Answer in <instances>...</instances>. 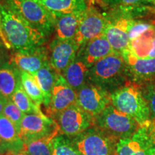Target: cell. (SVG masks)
<instances>
[{
  "label": "cell",
  "instance_id": "1",
  "mask_svg": "<svg viewBox=\"0 0 155 155\" xmlns=\"http://www.w3.org/2000/svg\"><path fill=\"white\" fill-rule=\"evenodd\" d=\"M2 26L6 38L15 51H27L41 47L47 41L41 32L0 5Z\"/></svg>",
  "mask_w": 155,
  "mask_h": 155
},
{
  "label": "cell",
  "instance_id": "2",
  "mask_svg": "<svg viewBox=\"0 0 155 155\" xmlns=\"http://www.w3.org/2000/svg\"><path fill=\"white\" fill-rule=\"evenodd\" d=\"M129 81L127 67L121 54L114 52L89 68L88 82L106 91L119 88Z\"/></svg>",
  "mask_w": 155,
  "mask_h": 155
},
{
  "label": "cell",
  "instance_id": "3",
  "mask_svg": "<svg viewBox=\"0 0 155 155\" xmlns=\"http://www.w3.org/2000/svg\"><path fill=\"white\" fill-rule=\"evenodd\" d=\"M111 103L114 107L135 120L139 126L151 121L150 112L143 96L141 87L128 81L123 86L110 94Z\"/></svg>",
  "mask_w": 155,
  "mask_h": 155
},
{
  "label": "cell",
  "instance_id": "4",
  "mask_svg": "<svg viewBox=\"0 0 155 155\" xmlns=\"http://www.w3.org/2000/svg\"><path fill=\"white\" fill-rule=\"evenodd\" d=\"M0 5L20 17L48 38L53 30V17L35 0H0Z\"/></svg>",
  "mask_w": 155,
  "mask_h": 155
},
{
  "label": "cell",
  "instance_id": "5",
  "mask_svg": "<svg viewBox=\"0 0 155 155\" xmlns=\"http://www.w3.org/2000/svg\"><path fill=\"white\" fill-rule=\"evenodd\" d=\"M94 125L116 139L131 137L140 127L132 117L118 110L112 104L95 118Z\"/></svg>",
  "mask_w": 155,
  "mask_h": 155
},
{
  "label": "cell",
  "instance_id": "6",
  "mask_svg": "<svg viewBox=\"0 0 155 155\" xmlns=\"http://www.w3.org/2000/svg\"><path fill=\"white\" fill-rule=\"evenodd\" d=\"M155 122L140 126L131 137L118 141L116 155H154Z\"/></svg>",
  "mask_w": 155,
  "mask_h": 155
},
{
  "label": "cell",
  "instance_id": "7",
  "mask_svg": "<svg viewBox=\"0 0 155 155\" xmlns=\"http://www.w3.org/2000/svg\"><path fill=\"white\" fill-rule=\"evenodd\" d=\"M117 142L116 139L96 128L78 135L73 144L81 155H115Z\"/></svg>",
  "mask_w": 155,
  "mask_h": 155
},
{
  "label": "cell",
  "instance_id": "8",
  "mask_svg": "<svg viewBox=\"0 0 155 155\" xmlns=\"http://www.w3.org/2000/svg\"><path fill=\"white\" fill-rule=\"evenodd\" d=\"M60 131L57 122L45 114H25L21 122L19 138L22 143L29 142Z\"/></svg>",
  "mask_w": 155,
  "mask_h": 155
},
{
  "label": "cell",
  "instance_id": "9",
  "mask_svg": "<svg viewBox=\"0 0 155 155\" xmlns=\"http://www.w3.org/2000/svg\"><path fill=\"white\" fill-rule=\"evenodd\" d=\"M76 93L77 105L94 119L111 104L109 93L90 82H87Z\"/></svg>",
  "mask_w": 155,
  "mask_h": 155
},
{
  "label": "cell",
  "instance_id": "10",
  "mask_svg": "<svg viewBox=\"0 0 155 155\" xmlns=\"http://www.w3.org/2000/svg\"><path fill=\"white\" fill-rule=\"evenodd\" d=\"M55 116L61 132L67 136H78L94 125V118L77 104Z\"/></svg>",
  "mask_w": 155,
  "mask_h": 155
},
{
  "label": "cell",
  "instance_id": "11",
  "mask_svg": "<svg viewBox=\"0 0 155 155\" xmlns=\"http://www.w3.org/2000/svg\"><path fill=\"white\" fill-rule=\"evenodd\" d=\"M114 17L108 19V24L104 31V36L111 45L115 53L122 54L129 47V38L128 30L132 21L123 12L116 9Z\"/></svg>",
  "mask_w": 155,
  "mask_h": 155
},
{
  "label": "cell",
  "instance_id": "12",
  "mask_svg": "<svg viewBox=\"0 0 155 155\" xmlns=\"http://www.w3.org/2000/svg\"><path fill=\"white\" fill-rule=\"evenodd\" d=\"M107 24V17L94 7H88L73 40L81 48L93 39L104 35Z\"/></svg>",
  "mask_w": 155,
  "mask_h": 155
},
{
  "label": "cell",
  "instance_id": "13",
  "mask_svg": "<svg viewBox=\"0 0 155 155\" xmlns=\"http://www.w3.org/2000/svg\"><path fill=\"white\" fill-rule=\"evenodd\" d=\"M8 62L19 71L33 75L44 65L50 63L49 50L41 46L27 51H15Z\"/></svg>",
  "mask_w": 155,
  "mask_h": 155
},
{
  "label": "cell",
  "instance_id": "14",
  "mask_svg": "<svg viewBox=\"0 0 155 155\" xmlns=\"http://www.w3.org/2000/svg\"><path fill=\"white\" fill-rule=\"evenodd\" d=\"M79 46L73 40L55 38L50 45V64L60 75H63L67 68L77 57Z\"/></svg>",
  "mask_w": 155,
  "mask_h": 155
},
{
  "label": "cell",
  "instance_id": "15",
  "mask_svg": "<svg viewBox=\"0 0 155 155\" xmlns=\"http://www.w3.org/2000/svg\"><path fill=\"white\" fill-rule=\"evenodd\" d=\"M127 67L129 81L138 85L155 81V58L140 59L127 49L121 54Z\"/></svg>",
  "mask_w": 155,
  "mask_h": 155
},
{
  "label": "cell",
  "instance_id": "16",
  "mask_svg": "<svg viewBox=\"0 0 155 155\" xmlns=\"http://www.w3.org/2000/svg\"><path fill=\"white\" fill-rule=\"evenodd\" d=\"M76 104L77 93L68 84L63 75H58L47 107L48 113L55 116Z\"/></svg>",
  "mask_w": 155,
  "mask_h": 155
},
{
  "label": "cell",
  "instance_id": "17",
  "mask_svg": "<svg viewBox=\"0 0 155 155\" xmlns=\"http://www.w3.org/2000/svg\"><path fill=\"white\" fill-rule=\"evenodd\" d=\"M111 45L103 35L90 40L79 48L77 57L84 62L88 68L96 62L114 53Z\"/></svg>",
  "mask_w": 155,
  "mask_h": 155
},
{
  "label": "cell",
  "instance_id": "18",
  "mask_svg": "<svg viewBox=\"0 0 155 155\" xmlns=\"http://www.w3.org/2000/svg\"><path fill=\"white\" fill-rule=\"evenodd\" d=\"M53 17L83 13L88 8L86 0H35Z\"/></svg>",
  "mask_w": 155,
  "mask_h": 155
},
{
  "label": "cell",
  "instance_id": "19",
  "mask_svg": "<svg viewBox=\"0 0 155 155\" xmlns=\"http://www.w3.org/2000/svg\"><path fill=\"white\" fill-rule=\"evenodd\" d=\"M84 12L71 13L53 17L56 38L61 40H73Z\"/></svg>",
  "mask_w": 155,
  "mask_h": 155
},
{
  "label": "cell",
  "instance_id": "20",
  "mask_svg": "<svg viewBox=\"0 0 155 155\" xmlns=\"http://www.w3.org/2000/svg\"><path fill=\"white\" fill-rule=\"evenodd\" d=\"M20 82V72L9 62L0 67V94L2 96L11 99Z\"/></svg>",
  "mask_w": 155,
  "mask_h": 155
},
{
  "label": "cell",
  "instance_id": "21",
  "mask_svg": "<svg viewBox=\"0 0 155 155\" xmlns=\"http://www.w3.org/2000/svg\"><path fill=\"white\" fill-rule=\"evenodd\" d=\"M89 68L82 60L76 57L62 75L75 92L88 82Z\"/></svg>",
  "mask_w": 155,
  "mask_h": 155
},
{
  "label": "cell",
  "instance_id": "22",
  "mask_svg": "<svg viewBox=\"0 0 155 155\" xmlns=\"http://www.w3.org/2000/svg\"><path fill=\"white\" fill-rule=\"evenodd\" d=\"M154 38L155 26H152L137 38L130 40L127 50L133 55L140 59L149 58Z\"/></svg>",
  "mask_w": 155,
  "mask_h": 155
},
{
  "label": "cell",
  "instance_id": "23",
  "mask_svg": "<svg viewBox=\"0 0 155 155\" xmlns=\"http://www.w3.org/2000/svg\"><path fill=\"white\" fill-rule=\"evenodd\" d=\"M58 75L60 74L57 73L50 63L46 64L41 69L39 70L35 74L33 75L35 79L44 94V105L46 108L49 106L52 91Z\"/></svg>",
  "mask_w": 155,
  "mask_h": 155
},
{
  "label": "cell",
  "instance_id": "24",
  "mask_svg": "<svg viewBox=\"0 0 155 155\" xmlns=\"http://www.w3.org/2000/svg\"><path fill=\"white\" fill-rule=\"evenodd\" d=\"M59 132L57 131L38 140L22 143L21 151L28 155H52L53 140Z\"/></svg>",
  "mask_w": 155,
  "mask_h": 155
},
{
  "label": "cell",
  "instance_id": "25",
  "mask_svg": "<svg viewBox=\"0 0 155 155\" xmlns=\"http://www.w3.org/2000/svg\"><path fill=\"white\" fill-rule=\"evenodd\" d=\"M11 100L25 114H43L40 107L32 101L25 92L21 82L19 83Z\"/></svg>",
  "mask_w": 155,
  "mask_h": 155
},
{
  "label": "cell",
  "instance_id": "26",
  "mask_svg": "<svg viewBox=\"0 0 155 155\" xmlns=\"http://www.w3.org/2000/svg\"><path fill=\"white\" fill-rule=\"evenodd\" d=\"M19 72L23 88L32 101L40 107L42 104H44L45 101V96L41 88L39 86L33 75L25 71H19Z\"/></svg>",
  "mask_w": 155,
  "mask_h": 155
},
{
  "label": "cell",
  "instance_id": "27",
  "mask_svg": "<svg viewBox=\"0 0 155 155\" xmlns=\"http://www.w3.org/2000/svg\"><path fill=\"white\" fill-rule=\"evenodd\" d=\"M0 138L5 146L21 141L16 126L3 114L0 116Z\"/></svg>",
  "mask_w": 155,
  "mask_h": 155
},
{
  "label": "cell",
  "instance_id": "28",
  "mask_svg": "<svg viewBox=\"0 0 155 155\" xmlns=\"http://www.w3.org/2000/svg\"><path fill=\"white\" fill-rule=\"evenodd\" d=\"M52 155H81L75 144L69 139L57 136L53 140Z\"/></svg>",
  "mask_w": 155,
  "mask_h": 155
},
{
  "label": "cell",
  "instance_id": "29",
  "mask_svg": "<svg viewBox=\"0 0 155 155\" xmlns=\"http://www.w3.org/2000/svg\"><path fill=\"white\" fill-rule=\"evenodd\" d=\"M139 86L150 109L151 121L155 122V81Z\"/></svg>",
  "mask_w": 155,
  "mask_h": 155
},
{
  "label": "cell",
  "instance_id": "30",
  "mask_svg": "<svg viewBox=\"0 0 155 155\" xmlns=\"http://www.w3.org/2000/svg\"><path fill=\"white\" fill-rule=\"evenodd\" d=\"M3 115L8 118L16 126L18 132L20 129L21 122L25 114L21 111L15 104L11 99L8 100V102L6 104L3 111Z\"/></svg>",
  "mask_w": 155,
  "mask_h": 155
},
{
  "label": "cell",
  "instance_id": "31",
  "mask_svg": "<svg viewBox=\"0 0 155 155\" xmlns=\"http://www.w3.org/2000/svg\"><path fill=\"white\" fill-rule=\"evenodd\" d=\"M152 25L150 22L142 20H135L132 19L129 30H128V35H129V40H133L140 36L141 34L146 32L152 28Z\"/></svg>",
  "mask_w": 155,
  "mask_h": 155
},
{
  "label": "cell",
  "instance_id": "32",
  "mask_svg": "<svg viewBox=\"0 0 155 155\" xmlns=\"http://www.w3.org/2000/svg\"><path fill=\"white\" fill-rule=\"evenodd\" d=\"M106 2L110 4L114 8H125L147 3V0H106Z\"/></svg>",
  "mask_w": 155,
  "mask_h": 155
},
{
  "label": "cell",
  "instance_id": "33",
  "mask_svg": "<svg viewBox=\"0 0 155 155\" xmlns=\"http://www.w3.org/2000/svg\"><path fill=\"white\" fill-rule=\"evenodd\" d=\"M6 49L7 48H5V45L3 44V42L0 40V67L7 63V61H6V60H7V52H6Z\"/></svg>",
  "mask_w": 155,
  "mask_h": 155
},
{
  "label": "cell",
  "instance_id": "34",
  "mask_svg": "<svg viewBox=\"0 0 155 155\" xmlns=\"http://www.w3.org/2000/svg\"><path fill=\"white\" fill-rule=\"evenodd\" d=\"M0 40H2V42H3V44L5 45V48H7V50L12 49V47L9 44V42L7 40V39L6 38L5 35V33H4L3 30H2V18H1V13H0Z\"/></svg>",
  "mask_w": 155,
  "mask_h": 155
},
{
  "label": "cell",
  "instance_id": "35",
  "mask_svg": "<svg viewBox=\"0 0 155 155\" xmlns=\"http://www.w3.org/2000/svg\"><path fill=\"white\" fill-rule=\"evenodd\" d=\"M8 100L7 98H5V96H2L0 94V116L3 114L4 108H5L6 104L8 102Z\"/></svg>",
  "mask_w": 155,
  "mask_h": 155
},
{
  "label": "cell",
  "instance_id": "36",
  "mask_svg": "<svg viewBox=\"0 0 155 155\" xmlns=\"http://www.w3.org/2000/svg\"><path fill=\"white\" fill-rule=\"evenodd\" d=\"M149 58H155V38L153 40V46L152 49L151 50L150 55H149Z\"/></svg>",
  "mask_w": 155,
  "mask_h": 155
},
{
  "label": "cell",
  "instance_id": "37",
  "mask_svg": "<svg viewBox=\"0 0 155 155\" xmlns=\"http://www.w3.org/2000/svg\"><path fill=\"white\" fill-rule=\"evenodd\" d=\"M5 147V145L4 144L3 141H2L1 138H0V153H4V152H3L4 151H3L2 149H3Z\"/></svg>",
  "mask_w": 155,
  "mask_h": 155
},
{
  "label": "cell",
  "instance_id": "38",
  "mask_svg": "<svg viewBox=\"0 0 155 155\" xmlns=\"http://www.w3.org/2000/svg\"><path fill=\"white\" fill-rule=\"evenodd\" d=\"M147 3L154 5L155 7V0H147Z\"/></svg>",
  "mask_w": 155,
  "mask_h": 155
},
{
  "label": "cell",
  "instance_id": "39",
  "mask_svg": "<svg viewBox=\"0 0 155 155\" xmlns=\"http://www.w3.org/2000/svg\"><path fill=\"white\" fill-rule=\"evenodd\" d=\"M12 155H28V154H26L25 152H22V151H20V152H19L13 153V154H12Z\"/></svg>",
  "mask_w": 155,
  "mask_h": 155
},
{
  "label": "cell",
  "instance_id": "40",
  "mask_svg": "<svg viewBox=\"0 0 155 155\" xmlns=\"http://www.w3.org/2000/svg\"><path fill=\"white\" fill-rule=\"evenodd\" d=\"M12 154H13L12 152H11V151H8V152L6 153H0V155H12Z\"/></svg>",
  "mask_w": 155,
  "mask_h": 155
},
{
  "label": "cell",
  "instance_id": "41",
  "mask_svg": "<svg viewBox=\"0 0 155 155\" xmlns=\"http://www.w3.org/2000/svg\"><path fill=\"white\" fill-rule=\"evenodd\" d=\"M99 1L101 2H106V0H99Z\"/></svg>",
  "mask_w": 155,
  "mask_h": 155
},
{
  "label": "cell",
  "instance_id": "42",
  "mask_svg": "<svg viewBox=\"0 0 155 155\" xmlns=\"http://www.w3.org/2000/svg\"><path fill=\"white\" fill-rule=\"evenodd\" d=\"M154 155H155V152H154Z\"/></svg>",
  "mask_w": 155,
  "mask_h": 155
},
{
  "label": "cell",
  "instance_id": "43",
  "mask_svg": "<svg viewBox=\"0 0 155 155\" xmlns=\"http://www.w3.org/2000/svg\"><path fill=\"white\" fill-rule=\"evenodd\" d=\"M115 155H116V154H115Z\"/></svg>",
  "mask_w": 155,
  "mask_h": 155
}]
</instances>
